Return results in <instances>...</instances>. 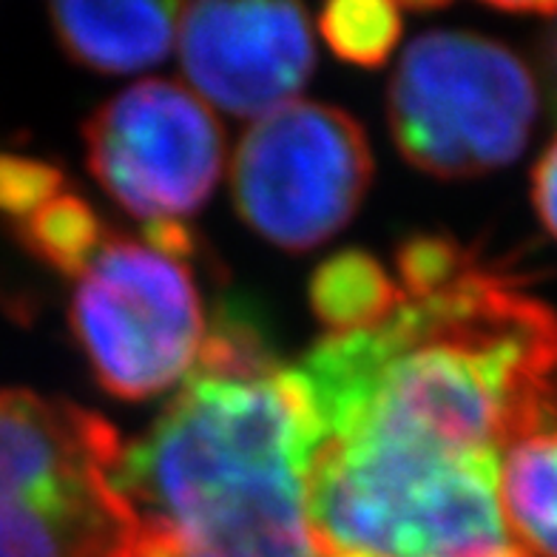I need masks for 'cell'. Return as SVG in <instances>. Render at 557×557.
Here are the masks:
<instances>
[{"mask_svg": "<svg viewBox=\"0 0 557 557\" xmlns=\"http://www.w3.org/2000/svg\"><path fill=\"white\" fill-rule=\"evenodd\" d=\"M404 301L294 364L324 441L401 433L506 453L557 430V313L449 236L396 250Z\"/></svg>", "mask_w": 557, "mask_h": 557, "instance_id": "1", "label": "cell"}, {"mask_svg": "<svg viewBox=\"0 0 557 557\" xmlns=\"http://www.w3.org/2000/svg\"><path fill=\"white\" fill-rule=\"evenodd\" d=\"M322 430L253 315L222 308L199 361L148 433L123 447L139 523L183 557H324L308 518Z\"/></svg>", "mask_w": 557, "mask_h": 557, "instance_id": "2", "label": "cell"}, {"mask_svg": "<svg viewBox=\"0 0 557 557\" xmlns=\"http://www.w3.org/2000/svg\"><path fill=\"white\" fill-rule=\"evenodd\" d=\"M308 518L324 557H532L506 523L500 455L421 435L324 441Z\"/></svg>", "mask_w": 557, "mask_h": 557, "instance_id": "3", "label": "cell"}, {"mask_svg": "<svg viewBox=\"0 0 557 557\" xmlns=\"http://www.w3.org/2000/svg\"><path fill=\"white\" fill-rule=\"evenodd\" d=\"M106 418L0 389V557H137L143 523L120 486Z\"/></svg>", "mask_w": 557, "mask_h": 557, "instance_id": "4", "label": "cell"}, {"mask_svg": "<svg viewBox=\"0 0 557 557\" xmlns=\"http://www.w3.org/2000/svg\"><path fill=\"white\" fill-rule=\"evenodd\" d=\"M389 132L410 165L470 180L521 157L537 120V86L512 49L475 32L418 35L387 91Z\"/></svg>", "mask_w": 557, "mask_h": 557, "instance_id": "5", "label": "cell"}, {"mask_svg": "<svg viewBox=\"0 0 557 557\" xmlns=\"http://www.w3.org/2000/svg\"><path fill=\"white\" fill-rule=\"evenodd\" d=\"M69 324L97 384L123 401L188 379L208 338L188 257L117 234L74 278Z\"/></svg>", "mask_w": 557, "mask_h": 557, "instance_id": "6", "label": "cell"}, {"mask_svg": "<svg viewBox=\"0 0 557 557\" xmlns=\"http://www.w3.org/2000/svg\"><path fill=\"white\" fill-rule=\"evenodd\" d=\"M370 183L364 128L347 111L301 100L250 125L231 169L236 213L290 253L333 239L356 216Z\"/></svg>", "mask_w": 557, "mask_h": 557, "instance_id": "7", "label": "cell"}, {"mask_svg": "<svg viewBox=\"0 0 557 557\" xmlns=\"http://www.w3.org/2000/svg\"><path fill=\"white\" fill-rule=\"evenodd\" d=\"M86 165L146 227L202 211L225 165V132L208 103L174 81H143L83 125Z\"/></svg>", "mask_w": 557, "mask_h": 557, "instance_id": "8", "label": "cell"}, {"mask_svg": "<svg viewBox=\"0 0 557 557\" xmlns=\"http://www.w3.org/2000/svg\"><path fill=\"white\" fill-rule=\"evenodd\" d=\"M176 40L199 97L236 117L294 103L315 66L313 32L296 3H191Z\"/></svg>", "mask_w": 557, "mask_h": 557, "instance_id": "9", "label": "cell"}, {"mask_svg": "<svg viewBox=\"0 0 557 557\" xmlns=\"http://www.w3.org/2000/svg\"><path fill=\"white\" fill-rule=\"evenodd\" d=\"M180 3H54L49 21L60 49L100 74H128L157 66L180 32Z\"/></svg>", "mask_w": 557, "mask_h": 557, "instance_id": "10", "label": "cell"}, {"mask_svg": "<svg viewBox=\"0 0 557 557\" xmlns=\"http://www.w3.org/2000/svg\"><path fill=\"white\" fill-rule=\"evenodd\" d=\"M500 504L529 555L557 557V430L529 435L506 449Z\"/></svg>", "mask_w": 557, "mask_h": 557, "instance_id": "11", "label": "cell"}, {"mask_svg": "<svg viewBox=\"0 0 557 557\" xmlns=\"http://www.w3.org/2000/svg\"><path fill=\"white\" fill-rule=\"evenodd\" d=\"M310 308L333 333L367 331L401 308L396 276L364 250H342L324 259L310 278Z\"/></svg>", "mask_w": 557, "mask_h": 557, "instance_id": "12", "label": "cell"}, {"mask_svg": "<svg viewBox=\"0 0 557 557\" xmlns=\"http://www.w3.org/2000/svg\"><path fill=\"white\" fill-rule=\"evenodd\" d=\"M9 231L32 259L69 278L81 276L114 236L95 206L72 188L54 194Z\"/></svg>", "mask_w": 557, "mask_h": 557, "instance_id": "13", "label": "cell"}, {"mask_svg": "<svg viewBox=\"0 0 557 557\" xmlns=\"http://www.w3.org/2000/svg\"><path fill=\"white\" fill-rule=\"evenodd\" d=\"M404 7L382 0H338L319 17L324 44L342 60L361 69L387 63L404 29Z\"/></svg>", "mask_w": 557, "mask_h": 557, "instance_id": "14", "label": "cell"}, {"mask_svg": "<svg viewBox=\"0 0 557 557\" xmlns=\"http://www.w3.org/2000/svg\"><path fill=\"white\" fill-rule=\"evenodd\" d=\"M63 188H69L66 176L52 162L0 151V220L9 227L26 220Z\"/></svg>", "mask_w": 557, "mask_h": 557, "instance_id": "15", "label": "cell"}, {"mask_svg": "<svg viewBox=\"0 0 557 557\" xmlns=\"http://www.w3.org/2000/svg\"><path fill=\"white\" fill-rule=\"evenodd\" d=\"M532 202L546 231L557 239V137L532 169Z\"/></svg>", "mask_w": 557, "mask_h": 557, "instance_id": "16", "label": "cell"}, {"mask_svg": "<svg viewBox=\"0 0 557 557\" xmlns=\"http://www.w3.org/2000/svg\"><path fill=\"white\" fill-rule=\"evenodd\" d=\"M543 17H546V29H543L541 52L543 63H546V74H549V83L557 97V3H546Z\"/></svg>", "mask_w": 557, "mask_h": 557, "instance_id": "17", "label": "cell"}]
</instances>
